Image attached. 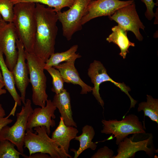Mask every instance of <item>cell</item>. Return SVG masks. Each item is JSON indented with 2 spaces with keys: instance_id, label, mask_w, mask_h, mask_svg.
<instances>
[{
  "instance_id": "obj_16",
  "label": "cell",
  "mask_w": 158,
  "mask_h": 158,
  "mask_svg": "<svg viewBox=\"0 0 158 158\" xmlns=\"http://www.w3.org/2000/svg\"><path fill=\"white\" fill-rule=\"evenodd\" d=\"M78 132L76 127L66 125L61 116L59 124L53 132L51 138L66 153L69 154L70 142L74 139Z\"/></svg>"
},
{
  "instance_id": "obj_37",
  "label": "cell",
  "mask_w": 158,
  "mask_h": 158,
  "mask_svg": "<svg viewBox=\"0 0 158 158\" xmlns=\"http://www.w3.org/2000/svg\"><path fill=\"white\" fill-rule=\"evenodd\" d=\"M2 19V18L1 15L0 14V21Z\"/></svg>"
},
{
  "instance_id": "obj_33",
  "label": "cell",
  "mask_w": 158,
  "mask_h": 158,
  "mask_svg": "<svg viewBox=\"0 0 158 158\" xmlns=\"http://www.w3.org/2000/svg\"><path fill=\"white\" fill-rule=\"evenodd\" d=\"M158 8L156 9L155 13H154V17H155L154 23L155 24H157L158 22Z\"/></svg>"
},
{
  "instance_id": "obj_6",
  "label": "cell",
  "mask_w": 158,
  "mask_h": 158,
  "mask_svg": "<svg viewBox=\"0 0 158 158\" xmlns=\"http://www.w3.org/2000/svg\"><path fill=\"white\" fill-rule=\"evenodd\" d=\"M33 110L31 100L27 99L20 111L16 114V120L14 124L11 127L6 125L0 130V140H9L15 145L22 154L24 152V139L28 119Z\"/></svg>"
},
{
  "instance_id": "obj_13",
  "label": "cell",
  "mask_w": 158,
  "mask_h": 158,
  "mask_svg": "<svg viewBox=\"0 0 158 158\" xmlns=\"http://www.w3.org/2000/svg\"><path fill=\"white\" fill-rule=\"evenodd\" d=\"M56 108L51 100L47 99L44 107L33 109L28 119L26 131H32L33 128L38 126H44L49 135L50 127H54L56 125L55 121L53 119L56 118L54 112Z\"/></svg>"
},
{
  "instance_id": "obj_7",
  "label": "cell",
  "mask_w": 158,
  "mask_h": 158,
  "mask_svg": "<svg viewBox=\"0 0 158 158\" xmlns=\"http://www.w3.org/2000/svg\"><path fill=\"white\" fill-rule=\"evenodd\" d=\"M129 138L127 137L118 145L116 155L113 158H134L135 153L144 151L151 157L154 153H158L153 143V136L150 133H138L133 134Z\"/></svg>"
},
{
  "instance_id": "obj_22",
  "label": "cell",
  "mask_w": 158,
  "mask_h": 158,
  "mask_svg": "<svg viewBox=\"0 0 158 158\" xmlns=\"http://www.w3.org/2000/svg\"><path fill=\"white\" fill-rule=\"evenodd\" d=\"M143 111L144 117L147 116L158 124V99L151 95H147V101L140 103L138 108V112Z\"/></svg>"
},
{
  "instance_id": "obj_20",
  "label": "cell",
  "mask_w": 158,
  "mask_h": 158,
  "mask_svg": "<svg viewBox=\"0 0 158 158\" xmlns=\"http://www.w3.org/2000/svg\"><path fill=\"white\" fill-rule=\"evenodd\" d=\"M3 54L0 51V68L5 89L9 92L18 106L21 105V97L15 87V83L11 71L7 66L4 59Z\"/></svg>"
},
{
  "instance_id": "obj_18",
  "label": "cell",
  "mask_w": 158,
  "mask_h": 158,
  "mask_svg": "<svg viewBox=\"0 0 158 158\" xmlns=\"http://www.w3.org/2000/svg\"><path fill=\"white\" fill-rule=\"evenodd\" d=\"M112 32L106 38L109 42H113L116 44L120 49L119 55L125 59L127 53H129L128 49L130 46L134 47L135 44L130 42L127 36V31L118 25L111 28Z\"/></svg>"
},
{
  "instance_id": "obj_15",
  "label": "cell",
  "mask_w": 158,
  "mask_h": 158,
  "mask_svg": "<svg viewBox=\"0 0 158 158\" xmlns=\"http://www.w3.org/2000/svg\"><path fill=\"white\" fill-rule=\"evenodd\" d=\"M75 61L66 62L53 67L59 71L64 82L80 85L81 88L80 94H87L92 91V87L84 83L80 78L75 67Z\"/></svg>"
},
{
  "instance_id": "obj_14",
  "label": "cell",
  "mask_w": 158,
  "mask_h": 158,
  "mask_svg": "<svg viewBox=\"0 0 158 158\" xmlns=\"http://www.w3.org/2000/svg\"><path fill=\"white\" fill-rule=\"evenodd\" d=\"M18 56L16 63L12 71L15 85L21 94V101L25 102L26 88L30 83L29 70L25 58V50L22 42L18 39L16 42Z\"/></svg>"
},
{
  "instance_id": "obj_28",
  "label": "cell",
  "mask_w": 158,
  "mask_h": 158,
  "mask_svg": "<svg viewBox=\"0 0 158 158\" xmlns=\"http://www.w3.org/2000/svg\"><path fill=\"white\" fill-rule=\"evenodd\" d=\"M145 5L147 9L145 13L146 18L149 20H151L154 17V13L153 11V8L155 5L153 0H141Z\"/></svg>"
},
{
  "instance_id": "obj_24",
  "label": "cell",
  "mask_w": 158,
  "mask_h": 158,
  "mask_svg": "<svg viewBox=\"0 0 158 158\" xmlns=\"http://www.w3.org/2000/svg\"><path fill=\"white\" fill-rule=\"evenodd\" d=\"M15 145L8 140H0V158H19L22 154L15 148Z\"/></svg>"
},
{
  "instance_id": "obj_23",
  "label": "cell",
  "mask_w": 158,
  "mask_h": 158,
  "mask_svg": "<svg viewBox=\"0 0 158 158\" xmlns=\"http://www.w3.org/2000/svg\"><path fill=\"white\" fill-rule=\"evenodd\" d=\"M14 5L22 2H31L46 5L53 8L56 12L61 11L65 7L70 8L75 0H11Z\"/></svg>"
},
{
  "instance_id": "obj_35",
  "label": "cell",
  "mask_w": 158,
  "mask_h": 158,
  "mask_svg": "<svg viewBox=\"0 0 158 158\" xmlns=\"http://www.w3.org/2000/svg\"><path fill=\"white\" fill-rule=\"evenodd\" d=\"M155 5L157 6H158V0H156V2L155 3Z\"/></svg>"
},
{
  "instance_id": "obj_11",
  "label": "cell",
  "mask_w": 158,
  "mask_h": 158,
  "mask_svg": "<svg viewBox=\"0 0 158 158\" xmlns=\"http://www.w3.org/2000/svg\"><path fill=\"white\" fill-rule=\"evenodd\" d=\"M108 17L127 31L133 32L139 41L142 40L143 38L139 30H144L145 27L138 14L135 2L117 10Z\"/></svg>"
},
{
  "instance_id": "obj_10",
  "label": "cell",
  "mask_w": 158,
  "mask_h": 158,
  "mask_svg": "<svg viewBox=\"0 0 158 158\" xmlns=\"http://www.w3.org/2000/svg\"><path fill=\"white\" fill-rule=\"evenodd\" d=\"M18 37L13 22L7 23L2 19L0 21V51L5 56V63L12 71L18 58L16 40Z\"/></svg>"
},
{
  "instance_id": "obj_5",
  "label": "cell",
  "mask_w": 158,
  "mask_h": 158,
  "mask_svg": "<svg viewBox=\"0 0 158 158\" xmlns=\"http://www.w3.org/2000/svg\"><path fill=\"white\" fill-rule=\"evenodd\" d=\"M101 122L103 128L101 133L114 135L117 145L129 135L146 133L145 126L134 114H129L121 120L102 119Z\"/></svg>"
},
{
  "instance_id": "obj_17",
  "label": "cell",
  "mask_w": 158,
  "mask_h": 158,
  "mask_svg": "<svg viewBox=\"0 0 158 158\" xmlns=\"http://www.w3.org/2000/svg\"><path fill=\"white\" fill-rule=\"evenodd\" d=\"M63 118L65 124L68 126L77 127L73 117L70 93L64 89L61 93L55 94L52 101Z\"/></svg>"
},
{
  "instance_id": "obj_1",
  "label": "cell",
  "mask_w": 158,
  "mask_h": 158,
  "mask_svg": "<svg viewBox=\"0 0 158 158\" xmlns=\"http://www.w3.org/2000/svg\"><path fill=\"white\" fill-rule=\"evenodd\" d=\"M35 12L37 29L33 53L45 63L54 53L58 18L53 8L39 3H36Z\"/></svg>"
},
{
  "instance_id": "obj_12",
  "label": "cell",
  "mask_w": 158,
  "mask_h": 158,
  "mask_svg": "<svg viewBox=\"0 0 158 158\" xmlns=\"http://www.w3.org/2000/svg\"><path fill=\"white\" fill-rule=\"evenodd\" d=\"M134 2V0H92L87 6L86 13L81 20V24L84 25L97 17L110 16L117 10Z\"/></svg>"
},
{
  "instance_id": "obj_2",
  "label": "cell",
  "mask_w": 158,
  "mask_h": 158,
  "mask_svg": "<svg viewBox=\"0 0 158 158\" xmlns=\"http://www.w3.org/2000/svg\"><path fill=\"white\" fill-rule=\"evenodd\" d=\"M36 4L31 2L16 3L13 7V23L18 39L23 43L25 51L33 53L37 29Z\"/></svg>"
},
{
  "instance_id": "obj_8",
  "label": "cell",
  "mask_w": 158,
  "mask_h": 158,
  "mask_svg": "<svg viewBox=\"0 0 158 158\" xmlns=\"http://www.w3.org/2000/svg\"><path fill=\"white\" fill-rule=\"evenodd\" d=\"M92 0H75L68 10L56 12L58 20L62 24L63 35L67 40H70L75 33L82 30L81 20Z\"/></svg>"
},
{
  "instance_id": "obj_3",
  "label": "cell",
  "mask_w": 158,
  "mask_h": 158,
  "mask_svg": "<svg viewBox=\"0 0 158 158\" xmlns=\"http://www.w3.org/2000/svg\"><path fill=\"white\" fill-rule=\"evenodd\" d=\"M35 133L27 130L24 139V147L28 148L29 155L36 153L47 154L52 158H71L58 144L49 137L44 126L34 128Z\"/></svg>"
},
{
  "instance_id": "obj_27",
  "label": "cell",
  "mask_w": 158,
  "mask_h": 158,
  "mask_svg": "<svg viewBox=\"0 0 158 158\" xmlns=\"http://www.w3.org/2000/svg\"><path fill=\"white\" fill-rule=\"evenodd\" d=\"M113 150L107 146L99 149L91 157V158H113L114 156Z\"/></svg>"
},
{
  "instance_id": "obj_36",
  "label": "cell",
  "mask_w": 158,
  "mask_h": 158,
  "mask_svg": "<svg viewBox=\"0 0 158 158\" xmlns=\"http://www.w3.org/2000/svg\"><path fill=\"white\" fill-rule=\"evenodd\" d=\"M154 35H156V36L155 37H156V38H157V32L154 33Z\"/></svg>"
},
{
  "instance_id": "obj_19",
  "label": "cell",
  "mask_w": 158,
  "mask_h": 158,
  "mask_svg": "<svg viewBox=\"0 0 158 158\" xmlns=\"http://www.w3.org/2000/svg\"><path fill=\"white\" fill-rule=\"evenodd\" d=\"M82 131L80 135L76 136L74 139L80 142L79 148L77 150L71 149V151L74 153V158H77L83 152L88 148L95 150L97 147L96 143L92 141L95 135L93 128L92 126L86 125L83 127Z\"/></svg>"
},
{
  "instance_id": "obj_30",
  "label": "cell",
  "mask_w": 158,
  "mask_h": 158,
  "mask_svg": "<svg viewBox=\"0 0 158 158\" xmlns=\"http://www.w3.org/2000/svg\"><path fill=\"white\" fill-rule=\"evenodd\" d=\"M22 156L25 158H51L49 155H48L47 154L40 152L33 154L29 156L24 154Z\"/></svg>"
},
{
  "instance_id": "obj_32",
  "label": "cell",
  "mask_w": 158,
  "mask_h": 158,
  "mask_svg": "<svg viewBox=\"0 0 158 158\" xmlns=\"http://www.w3.org/2000/svg\"><path fill=\"white\" fill-rule=\"evenodd\" d=\"M5 115V111L3 108L1 104H0V119L4 117Z\"/></svg>"
},
{
  "instance_id": "obj_26",
  "label": "cell",
  "mask_w": 158,
  "mask_h": 158,
  "mask_svg": "<svg viewBox=\"0 0 158 158\" xmlns=\"http://www.w3.org/2000/svg\"><path fill=\"white\" fill-rule=\"evenodd\" d=\"M14 6L11 0H0V14L5 21L7 23L13 22Z\"/></svg>"
},
{
  "instance_id": "obj_4",
  "label": "cell",
  "mask_w": 158,
  "mask_h": 158,
  "mask_svg": "<svg viewBox=\"0 0 158 158\" xmlns=\"http://www.w3.org/2000/svg\"><path fill=\"white\" fill-rule=\"evenodd\" d=\"M25 54L30 75V83L32 86V102L35 105L44 107L48 97L46 92L47 77L44 72L45 63L33 53H29L25 51Z\"/></svg>"
},
{
  "instance_id": "obj_25",
  "label": "cell",
  "mask_w": 158,
  "mask_h": 158,
  "mask_svg": "<svg viewBox=\"0 0 158 158\" xmlns=\"http://www.w3.org/2000/svg\"><path fill=\"white\" fill-rule=\"evenodd\" d=\"M52 78V87L51 91L55 94H58L64 89L63 79L59 71L53 67L44 68Z\"/></svg>"
},
{
  "instance_id": "obj_21",
  "label": "cell",
  "mask_w": 158,
  "mask_h": 158,
  "mask_svg": "<svg viewBox=\"0 0 158 158\" xmlns=\"http://www.w3.org/2000/svg\"><path fill=\"white\" fill-rule=\"evenodd\" d=\"M78 47V45H74L65 51L52 54L46 62L44 68L54 67L62 62L76 60L81 58V56L76 53Z\"/></svg>"
},
{
  "instance_id": "obj_34",
  "label": "cell",
  "mask_w": 158,
  "mask_h": 158,
  "mask_svg": "<svg viewBox=\"0 0 158 158\" xmlns=\"http://www.w3.org/2000/svg\"><path fill=\"white\" fill-rule=\"evenodd\" d=\"M0 69H1L0 68V83H4L3 80L1 73V72Z\"/></svg>"
},
{
  "instance_id": "obj_9",
  "label": "cell",
  "mask_w": 158,
  "mask_h": 158,
  "mask_svg": "<svg viewBox=\"0 0 158 158\" xmlns=\"http://www.w3.org/2000/svg\"><path fill=\"white\" fill-rule=\"evenodd\" d=\"M87 74L94 85L92 88V94L102 107H104V102L99 93V86L102 83L107 81L113 83L129 97L131 102L129 110L135 107L137 101L133 99L129 95L128 92L131 90L129 87L123 83H118L114 80L108 75L107 70L100 61L94 60L90 64L88 69Z\"/></svg>"
},
{
  "instance_id": "obj_31",
  "label": "cell",
  "mask_w": 158,
  "mask_h": 158,
  "mask_svg": "<svg viewBox=\"0 0 158 158\" xmlns=\"http://www.w3.org/2000/svg\"><path fill=\"white\" fill-rule=\"evenodd\" d=\"M4 86V83H0V96L2 95L5 94L6 92V90L5 89H2Z\"/></svg>"
},
{
  "instance_id": "obj_29",
  "label": "cell",
  "mask_w": 158,
  "mask_h": 158,
  "mask_svg": "<svg viewBox=\"0 0 158 158\" xmlns=\"http://www.w3.org/2000/svg\"><path fill=\"white\" fill-rule=\"evenodd\" d=\"M17 106V103L15 102L13 107L8 115L5 117H4L0 119V130L5 126L12 122L13 120L8 118L11 115H14Z\"/></svg>"
}]
</instances>
